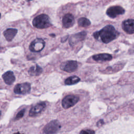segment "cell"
I'll use <instances>...</instances> for the list:
<instances>
[{
	"mask_svg": "<svg viewBox=\"0 0 134 134\" xmlns=\"http://www.w3.org/2000/svg\"><path fill=\"white\" fill-rule=\"evenodd\" d=\"M80 81V79L77 76H71L68 77L64 81L66 85H73L78 83Z\"/></svg>",
	"mask_w": 134,
	"mask_h": 134,
	"instance_id": "e0dca14e",
	"label": "cell"
},
{
	"mask_svg": "<svg viewBox=\"0 0 134 134\" xmlns=\"http://www.w3.org/2000/svg\"><path fill=\"white\" fill-rule=\"evenodd\" d=\"M94 131L92 130H89V129H87V130H82L80 134H94Z\"/></svg>",
	"mask_w": 134,
	"mask_h": 134,
	"instance_id": "ffe728a7",
	"label": "cell"
},
{
	"mask_svg": "<svg viewBox=\"0 0 134 134\" xmlns=\"http://www.w3.org/2000/svg\"><path fill=\"white\" fill-rule=\"evenodd\" d=\"M79 100V97L74 95H69L66 96L62 100V107L68 109L74 106Z\"/></svg>",
	"mask_w": 134,
	"mask_h": 134,
	"instance_id": "277c9868",
	"label": "cell"
},
{
	"mask_svg": "<svg viewBox=\"0 0 134 134\" xmlns=\"http://www.w3.org/2000/svg\"><path fill=\"white\" fill-rule=\"evenodd\" d=\"M99 37H100L102 41L107 43L116 39L119 33L116 30L112 25H107L98 31Z\"/></svg>",
	"mask_w": 134,
	"mask_h": 134,
	"instance_id": "6da1fadb",
	"label": "cell"
},
{
	"mask_svg": "<svg viewBox=\"0 0 134 134\" xmlns=\"http://www.w3.org/2000/svg\"><path fill=\"white\" fill-rule=\"evenodd\" d=\"M15 134H23V133H19V132H17V133H15Z\"/></svg>",
	"mask_w": 134,
	"mask_h": 134,
	"instance_id": "7402d4cb",
	"label": "cell"
},
{
	"mask_svg": "<svg viewBox=\"0 0 134 134\" xmlns=\"http://www.w3.org/2000/svg\"><path fill=\"white\" fill-rule=\"evenodd\" d=\"M46 107V105L44 103L41 102L36 104V105L34 106L30 110L29 113V115L31 117H35L41 113H42Z\"/></svg>",
	"mask_w": 134,
	"mask_h": 134,
	"instance_id": "9c48e42d",
	"label": "cell"
},
{
	"mask_svg": "<svg viewBox=\"0 0 134 134\" xmlns=\"http://www.w3.org/2000/svg\"><path fill=\"white\" fill-rule=\"evenodd\" d=\"M0 18H1V13H0Z\"/></svg>",
	"mask_w": 134,
	"mask_h": 134,
	"instance_id": "cb8c5ba5",
	"label": "cell"
},
{
	"mask_svg": "<svg viewBox=\"0 0 134 134\" xmlns=\"http://www.w3.org/2000/svg\"><path fill=\"white\" fill-rule=\"evenodd\" d=\"M17 33V30L15 28H8L4 31L3 34L8 41H11Z\"/></svg>",
	"mask_w": 134,
	"mask_h": 134,
	"instance_id": "5bb4252c",
	"label": "cell"
},
{
	"mask_svg": "<svg viewBox=\"0 0 134 134\" xmlns=\"http://www.w3.org/2000/svg\"><path fill=\"white\" fill-rule=\"evenodd\" d=\"M2 77L6 84L11 85L15 80V77L13 72L7 71L3 74Z\"/></svg>",
	"mask_w": 134,
	"mask_h": 134,
	"instance_id": "4fadbf2b",
	"label": "cell"
},
{
	"mask_svg": "<svg viewBox=\"0 0 134 134\" xmlns=\"http://www.w3.org/2000/svg\"><path fill=\"white\" fill-rule=\"evenodd\" d=\"M86 36L85 31H81L72 35L69 39V43L71 46L75 45L77 42L83 40Z\"/></svg>",
	"mask_w": 134,
	"mask_h": 134,
	"instance_id": "30bf717a",
	"label": "cell"
},
{
	"mask_svg": "<svg viewBox=\"0 0 134 134\" xmlns=\"http://www.w3.org/2000/svg\"><path fill=\"white\" fill-rule=\"evenodd\" d=\"M124 13L125 9L121 6H111L106 10L107 15L112 18H115L119 15H122L124 14Z\"/></svg>",
	"mask_w": 134,
	"mask_h": 134,
	"instance_id": "8992f818",
	"label": "cell"
},
{
	"mask_svg": "<svg viewBox=\"0 0 134 134\" xmlns=\"http://www.w3.org/2000/svg\"><path fill=\"white\" fill-rule=\"evenodd\" d=\"M34 27L39 29L48 28L51 25L50 18L47 15L42 14L36 16L32 21Z\"/></svg>",
	"mask_w": 134,
	"mask_h": 134,
	"instance_id": "7a4b0ae2",
	"label": "cell"
},
{
	"mask_svg": "<svg viewBox=\"0 0 134 134\" xmlns=\"http://www.w3.org/2000/svg\"><path fill=\"white\" fill-rule=\"evenodd\" d=\"M112 55L108 53H100L93 56V59L96 61H107L112 59Z\"/></svg>",
	"mask_w": 134,
	"mask_h": 134,
	"instance_id": "9a60e30c",
	"label": "cell"
},
{
	"mask_svg": "<svg viewBox=\"0 0 134 134\" xmlns=\"http://www.w3.org/2000/svg\"><path fill=\"white\" fill-rule=\"evenodd\" d=\"M1 111H0V116H1Z\"/></svg>",
	"mask_w": 134,
	"mask_h": 134,
	"instance_id": "603a6c76",
	"label": "cell"
},
{
	"mask_svg": "<svg viewBox=\"0 0 134 134\" xmlns=\"http://www.w3.org/2000/svg\"><path fill=\"white\" fill-rule=\"evenodd\" d=\"M78 25L82 27H87L91 25V21L85 17H81L78 20Z\"/></svg>",
	"mask_w": 134,
	"mask_h": 134,
	"instance_id": "ac0fdd59",
	"label": "cell"
},
{
	"mask_svg": "<svg viewBox=\"0 0 134 134\" xmlns=\"http://www.w3.org/2000/svg\"><path fill=\"white\" fill-rule=\"evenodd\" d=\"M44 46V41L41 38H37L31 42L29 46V50L32 52H38L41 51Z\"/></svg>",
	"mask_w": 134,
	"mask_h": 134,
	"instance_id": "5b68a950",
	"label": "cell"
},
{
	"mask_svg": "<svg viewBox=\"0 0 134 134\" xmlns=\"http://www.w3.org/2000/svg\"><path fill=\"white\" fill-rule=\"evenodd\" d=\"M93 37H94L95 39H97L98 38V37H99V34H98V31H96V32H94V33L93 34Z\"/></svg>",
	"mask_w": 134,
	"mask_h": 134,
	"instance_id": "44dd1931",
	"label": "cell"
},
{
	"mask_svg": "<svg viewBox=\"0 0 134 134\" xmlns=\"http://www.w3.org/2000/svg\"><path fill=\"white\" fill-rule=\"evenodd\" d=\"M25 110L24 109H23L20 110V111L17 113V114L16 115L15 119H17V120H18V119L21 118L24 116V113H25Z\"/></svg>",
	"mask_w": 134,
	"mask_h": 134,
	"instance_id": "d6986e66",
	"label": "cell"
},
{
	"mask_svg": "<svg viewBox=\"0 0 134 134\" xmlns=\"http://www.w3.org/2000/svg\"><path fill=\"white\" fill-rule=\"evenodd\" d=\"M30 88L31 86L29 83H23L17 84L14 88V91L17 94H25L30 92Z\"/></svg>",
	"mask_w": 134,
	"mask_h": 134,
	"instance_id": "ba28073f",
	"label": "cell"
},
{
	"mask_svg": "<svg viewBox=\"0 0 134 134\" xmlns=\"http://www.w3.org/2000/svg\"><path fill=\"white\" fill-rule=\"evenodd\" d=\"M60 68L61 70L66 72H74L77 68V62L76 61L73 60L68 61L63 63L61 65Z\"/></svg>",
	"mask_w": 134,
	"mask_h": 134,
	"instance_id": "52a82bcc",
	"label": "cell"
},
{
	"mask_svg": "<svg viewBox=\"0 0 134 134\" xmlns=\"http://www.w3.org/2000/svg\"><path fill=\"white\" fill-rule=\"evenodd\" d=\"M122 28L128 34H134V20L129 19L124 21L122 23Z\"/></svg>",
	"mask_w": 134,
	"mask_h": 134,
	"instance_id": "8fae6325",
	"label": "cell"
},
{
	"mask_svg": "<svg viewBox=\"0 0 134 134\" xmlns=\"http://www.w3.org/2000/svg\"><path fill=\"white\" fill-rule=\"evenodd\" d=\"M42 68L37 64H36L30 67L28 71L29 74L32 76H38L40 75L42 73Z\"/></svg>",
	"mask_w": 134,
	"mask_h": 134,
	"instance_id": "2e32d148",
	"label": "cell"
},
{
	"mask_svg": "<svg viewBox=\"0 0 134 134\" xmlns=\"http://www.w3.org/2000/svg\"><path fill=\"white\" fill-rule=\"evenodd\" d=\"M74 16L70 13L65 14L62 19V25L64 28H69L72 27L74 24Z\"/></svg>",
	"mask_w": 134,
	"mask_h": 134,
	"instance_id": "7c38bea8",
	"label": "cell"
},
{
	"mask_svg": "<svg viewBox=\"0 0 134 134\" xmlns=\"http://www.w3.org/2000/svg\"><path fill=\"white\" fill-rule=\"evenodd\" d=\"M61 127L58 120H52L49 122L43 129L44 134H54L57 132Z\"/></svg>",
	"mask_w": 134,
	"mask_h": 134,
	"instance_id": "3957f363",
	"label": "cell"
}]
</instances>
